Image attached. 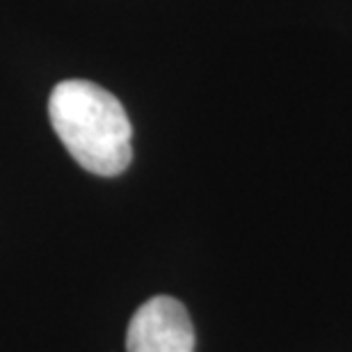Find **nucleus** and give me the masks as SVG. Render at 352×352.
I'll return each instance as SVG.
<instances>
[{"label":"nucleus","instance_id":"f257e3e1","mask_svg":"<svg viewBox=\"0 0 352 352\" xmlns=\"http://www.w3.org/2000/svg\"><path fill=\"white\" fill-rule=\"evenodd\" d=\"M53 131L82 170L122 174L133 160V126L115 94L89 80H62L48 98Z\"/></svg>","mask_w":352,"mask_h":352},{"label":"nucleus","instance_id":"f03ea898","mask_svg":"<svg viewBox=\"0 0 352 352\" xmlns=\"http://www.w3.org/2000/svg\"><path fill=\"white\" fill-rule=\"evenodd\" d=\"M126 352H195V327L186 307L170 295H156L133 314Z\"/></svg>","mask_w":352,"mask_h":352}]
</instances>
